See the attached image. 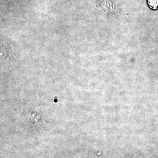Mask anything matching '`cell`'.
<instances>
[{"label": "cell", "mask_w": 158, "mask_h": 158, "mask_svg": "<svg viewBox=\"0 0 158 158\" xmlns=\"http://www.w3.org/2000/svg\"><path fill=\"white\" fill-rule=\"evenodd\" d=\"M148 4L152 10H158V0H148Z\"/></svg>", "instance_id": "6da1fadb"}]
</instances>
